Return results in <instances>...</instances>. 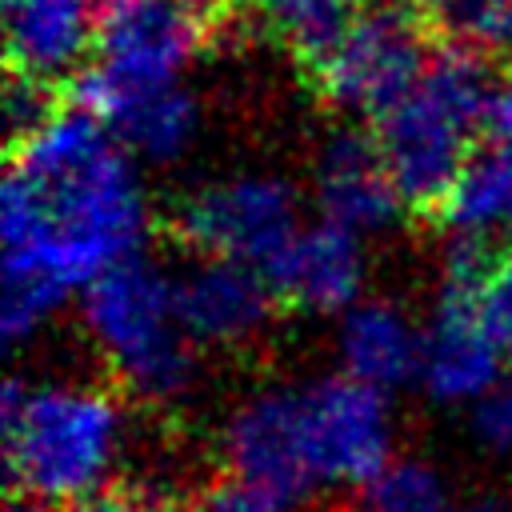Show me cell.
I'll return each mask as SVG.
<instances>
[{"label":"cell","instance_id":"obj_1","mask_svg":"<svg viewBox=\"0 0 512 512\" xmlns=\"http://www.w3.org/2000/svg\"><path fill=\"white\" fill-rule=\"evenodd\" d=\"M152 228L144 164L88 108H48L16 132L0 184V332L32 344Z\"/></svg>","mask_w":512,"mask_h":512},{"label":"cell","instance_id":"obj_2","mask_svg":"<svg viewBox=\"0 0 512 512\" xmlns=\"http://www.w3.org/2000/svg\"><path fill=\"white\" fill-rule=\"evenodd\" d=\"M124 392L84 376H28L4 388V468L20 496L80 508L128 464Z\"/></svg>","mask_w":512,"mask_h":512},{"label":"cell","instance_id":"obj_3","mask_svg":"<svg viewBox=\"0 0 512 512\" xmlns=\"http://www.w3.org/2000/svg\"><path fill=\"white\" fill-rule=\"evenodd\" d=\"M76 316L92 356L128 400L168 408L192 396L204 348L184 320L176 272L132 256L76 300Z\"/></svg>","mask_w":512,"mask_h":512},{"label":"cell","instance_id":"obj_4","mask_svg":"<svg viewBox=\"0 0 512 512\" xmlns=\"http://www.w3.org/2000/svg\"><path fill=\"white\" fill-rule=\"evenodd\" d=\"M496 80L480 56L452 44L436 48L424 72L376 116L368 136L396 180L404 204L436 208L460 168L476 156V132L488 128Z\"/></svg>","mask_w":512,"mask_h":512},{"label":"cell","instance_id":"obj_5","mask_svg":"<svg viewBox=\"0 0 512 512\" xmlns=\"http://www.w3.org/2000/svg\"><path fill=\"white\" fill-rule=\"evenodd\" d=\"M308 224L300 188L268 168H236L200 180L176 208V228L204 260L268 268Z\"/></svg>","mask_w":512,"mask_h":512},{"label":"cell","instance_id":"obj_6","mask_svg":"<svg viewBox=\"0 0 512 512\" xmlns=\"http://www.w3.org/2000/svg\"><path fill=\"white\" fill-rule=\"evenodd\" d=\"M208 12L196 4H108L96 56L84 72V104L96 116L188 84V68L208 40Z\"/></svg>","mask_w":512,"mask_h":512},{"label":"cell","instance_id":"obj_7","mask_svg":"<svg viewBox=\"0 0 512 512\" xmlns=\"http://www.w3.org/2000/svg\"><path fill=\"white\" fill-rule=\"evenodd\" d=\"M220 460L228 468L224 476L252 484L284 512L324 496L304 380H268L248 388L220 424Z\"/></svg>","mask_w":512,"mask_h":512},{"label":"cell","instance_id":"obj_8","mask_svg":"<svg viewBox=\"0 0 512 512\" xmlns=\"http://www.w3.org/2000/svg\"><path fill=\"white\" fill-rule=\"evenodd\" d=\"M484 260L488 252L480 248H444V272L436 304L424 320V352L416 368V388L436 408L468 412L504 380V352L472 304V276L484 268Z\"/></svg>","mask_w":512,"mask_h":512},{"label":"cell","instance_id":"obj_9","mask_svg":"<svg viewBox=\"0 0 512 512\" xmlns=\"http://www.w3.org/2000/svg\"><path fill=\"white\" fill-rule=\"evenodd\" d=\"M304 400L324 492H364L400 460V420L392 392L360 384L344 372H324L304 376Z\"/></svg>","mask_w":512,"mask_h":512},{"label":"cell","instance_id":"obj_10","mask_svg":"<svg viewBox=\"0 0 512 512\" xmlns=\"http://www.w3.org/2000/svg\"><path fill=\"white\" fill-rule=\"evenodd\" d=\"M420 24L400 8L356 12L340 40L316 60L320 92L364 124L376 120L432 60Z\"/></svg>","mask_w":512,"mask_h":512},{"label":"cell","instance_id":"obj_11","mask_svg":"<svg viewBox=\"0 0 512 512\" xmlns=\"http://www.w3.org/2000/svg\"><path fill=\"white\" fill-rule=\"evenodd\" d=\"M368 240L312 216L268 268L276 296L312 316H340L368 296Z\"/></svg>","mask_w":512,"mask_h":512},{"label":"cell","instance_id":"obj_12","mask_svg":"<svg viewBox=\"0 0 512 512\" xmlns=\"http://www.w3.org/2000/svg\"><path fill=\"white\" fill-rule=\"evenodd\" d=\"M312 196L316 216L372 240L388 232L400 216L404 196L388 176L372 136L364 132H332L312 160Z\"/></svg>","mask_w":512,"mask_h":512},{"label":"cell","instance_id":"obj_13","mask_svg":"<svg viewBox=\"0 0 512 512\" xmlns=\"http://www.w3.org/2000/svg\"><path fill=\"white\" fill-rule=\"evenodd\" d=\"M180 280V308L196 336L208 348H248L260 340L276 312V288L260 268L232 264V260H196L192 268L176 272Z\"/></svg>","mask_w":512,"mask_h":512},{"label":"cell","instance_id":"obj_14","mask_svg":"<svg viewBox=\"0 0 512 512\" xmlns=\"http://www.w3.org/2000/svg\"><path fill=\"white\" fill-rule=\"evenodd\" d=\"M420 352H424V324L392 296H364L332 324L336 372L372 384L380 392L416 384Z\"/></svg>","mask_w":512,"mask_h":512},{"label":"cell","instance_id":"obj_15","mask_svg":"<svg viewBox=\"0 0 512 512\" xmlns=\"http://www.w3.org/2000/svg\"><path fill=\"white\" fill-rule=\"evenodd\" d=\"M436 216L456 248L488 252L492 240H512V148H476L436 204Z\"/></svg>","mask_w":512,"mask_h":512},{"label":"cell","instance_id":"obj_16","mask_svg":"<svg viewBox=\"0 0 512 512\" xmlns=\"http://www.w3.org/2000/svg\"><path fill=\"white\" fill-rule=\"evenodd\" d=\"M140 164L152 168H172L180 164L204 132V100L196 96L192 84H172L148 96H136L108 116H100Z\"/></svg>","mask_w":512,"mask_h":512},{"label":"cell","instance_id":"obj_17","mask_svg":"<svg viewBox=\"0 0 512 512\" xmlns=\"http://www.w3.org/2000/svg\"><path fill=\"white\" fill-rule=\"evenodd\" d=\"M240 12L276 44L316 64L352 24V0H236Z\"/></svg>","mask_w":512,"mask_h":512},{"label":"cell","instance_id":"obj_18","mask_svg":"<svg viewBox=\"0 0 512 512\" xmlns=\"http://www.w3.org/2000/svg\"><path fill=\"white\" fill-rule=\"evenodd\" d=\"M452 488L428 460H396L364 492H356L352 512H448Z\"/></svg>","mask_w":512,"mask_h":512},{"label":"cell","instance_id":"obj_19","mask_svg":"<svg viewBox=\"0 0 512 512\" xmlns=\"http://www.w3.org/2000/svg\"><path fill=\"white\" fill-rule=\"evenodd\" d=\"M420 4L460 48L512 56V0H420Z\"/></svg>","mask_w":512,"mask_h":512},{"label":"cell","instance_id":"obj_20","mask_svg":"<svg viewBox=\"0 0 512 512\" xmlns=\"http://www.w3.org/2000/svg\"><path fill=\"white\" fill-rule=\"evenodd\" d=\"M464 436L480 460L512 468V372L464 412Z\"/></svg>","mask_w":512,"mask_h":512},{"label":"cell","instance_id":"obj_21","mask_svg":"<svg viewBox=\"0 0 512 512\" xmlns=\"http://www.w3.org/2000/svg\"><path fill=\"white\" fill-rule=\"evenodd\" d=\"M472 304L488 336L508 356L512 352V248L500 256H488L484 268L472 276Z\"/></svg>","mask_w":512,"mask_h":512},{"label":"cell","instance_id":"obj_22","mask_svg":"<svg viewBox=\"0 0 512 512\" xmlns=\"http://www.w3.org/2000/svg\"><path fill=\"white\" fill-rule=\"evenodd\" d=\"M188 512H284V508L272 496L256 492L252 484H244L236 476H220L196 492Z\"/></svg>","mask_w":512,"mask_h":512},{"label":"cell","instance_id":"obj_23","mask_svg":"<svg viewBox=\"0 0 512 512\" xmlns=\"http://www.w3.org/2000/svg\"><path fill=\"white\" fill-rule=\"evenodd\" d=\"M488 128L500 144L512 148V80L508 84H496L492 92V108H488Z\"/></svg>","mask_w":512,"mask_h":512},{"label":"cell","instance_id":"obj_24","mask_svg":"<svg viewBox=\"0 0 512 512\" xmlns=\"http://www.w3.org/2000/svg\"><path fill=\"white\" fill-rule=\"evenodd\" d=\"M448 512H512V504L500 496H472V500H456Z\"/></svg>","mask_w":512,"mask_h":512},{"label":"cell","instance_id":"obj_25","mask_svg":"<svg viewBox=\"0 0 512 512\" xmlns=\"http://www.w3.org/2000/svg\"><path fill=\"white\" fill-rule=\"evenodd\" d=\"M72 512H136V504H128L120 496H100V500H88V504H80Z\"/></svg>","mask_w":512,"mask_h":512},{"label":"cell","instance_id":"obj_26","mask_svg":"<svg viewBox=\"0 0 512 512\" xmlns=\"http://www.w3.org/2000/svg\"><path fill=\"white\" fill-rule=\"evenodd\" d=\"M4 512H64V508H56V504H44V500H32V496H16Z\"/></svg>","mask_w":512,"mask_h":512},{"label":"cell","instance_id":"obj_27","mask_svg":"<svg viewBox=\"0 0 512 512\" xmlns=\"http://www.w3.org/2000/svg\"><path fill=\"white\" fill-rule=\"evenodd\" d=\"M108 4H196V8H212V0H108Z\"/></svg>","mask_w":512,"mask_h":512}]
</instances>
